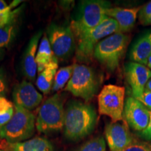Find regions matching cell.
<instances>
[{"label": "cell", "mask_w": 151, "mask_h": 151, "mask_svg": "<svg viewBox=\"0 0 151 151\" xmlns=\"http://www.w3.org/2000/svg\"><path fill=\"white\" fill-rule=\"evenodd\" d=\"M118 24L114 19L108 17L99 25L77 37L76 57L79 62H88L94 56V50L101 39L118 32Z\"/></svg>", "instance_id": "277c9868"}, {"label": "cell", "mask_w": 151, "mask_h": 151, "mask_svg": "<svg viewBox=\"0 0 151 151\" xmlns=\"http://www.w3.org/2000/svg\"><path fill=\"white\" fill-rule=\"evenodd\" d=\"M124 87L112 84L105 86L98 95L99 113L109 117L112 122L124 120Z\"/></svg>", "instance_id": "52a82bcc"}, {"label": "cell", "mask_w": 151, "mask_h": 151, "mask_svg": "<svg viewBox=\"0 0 151 151\" xmlns=\"http://www.w3.org/2000/svg\"><path fill=\"white\" fill-rule=\"evenodd\" d=\"M135 99L139 100L148 110L151 111V91L150 90L146 89L141 97L135 98Z\"/></svg>", "instance_id": "484cf974"}, {"label": "cell", "mask_w": 151, "mask_h": 151, "mask_svg": "<svg viewBox=\"0 0 151 151\" xmlns=\"http://www.w3.org/2000/svg\"><path fill=\"white\" fill-rule=\"evenodd\" d=\"M65 111L63 101L58 94L47 99L41 105L36 120L39 132L48 134L59 132L64 127Z\"/></svg>", "instance_id": "8992f818"}, {"label": "cell", "mask_w": 151, "mask_h": 151, "mask_svg": "<svg viewBox=\"0 0 151 151\" xmlns=\"http://www.w3.org/2000/svg\"><path fill=\"white\" fill-rule=\"evenodd\" d=\"M56 57L52 52L50 42L46 35H44L41 39L40 45L38 48L36 61L37 64L38 72L42 71L47 65L51 62Z\"/></svg>", "instance_id": "d6986e66"}, {"label": "cell", "mask_w": 151, "mask_h": 151, "mask_svg": "<svg viewBox=\"0 0 151 151\" xmlns=\"http://www.w3.org/2000/svg\"><path fill=\"white\" fill-rule=\"evenodd\" d=\"M73 71V65L67 66L60 68L57 71L55 76L53 85H52V90L58 91L63 88L67 83H68L72 76Z\"/></svg>", "instance_id": "ffe728a7"}, {"label": "cell", "mask_w": 151, "mask_h": 151, "mask_svg": "<svg viewBox=\"0 0 151 151\" xmlns=\"http://www.w3.org/2000/svg\"><path fill=\"white\" fill-rule=\"evenodd\" d=\"M58 62L57 58L39 73L37 80V86L43 94H48L52 88L55 76L58 71Z\"/></svg>", "instance_id": "ac0fdd59"}, {"label": "cell", "mask_w": 151, "mask_h": 151, "mask_svg": "<svg viewBox=\"0 0 151 151\" xmlns=\"http://www.w3.org/2000/svg\"><path fill=\"white\" fill-rule=\"evenodd\" d=\"M129 37L116 32L101 40L96 46L94 57L110 71L116 70L127 50Z\"/></svg>", "instance_id": "3957f363"}, {"label": "cell", "mask_w": 151, "mask_h": 151, "mask_svg": "<svg viewBox=\"0 0 151 151\" xmlns=\"http://www.w3.org/2000/svg\"><path fill=\"white\" fill-rule=\"evenodd\" d=\"M9 6L7 5L6 2L5 1H3V0H0V11L4 10L8 7Z\"/></svg>", "instance_id": "4dcf8cb0"}, {"label": "cell", "mask_w": 151, "mask_h": 151, "mask_svg": "<svg viewBox=\"0 0 151 151\" xmlns=\"http://www.w3.org/2000/svg\"><path fill=\"white\" fill-rule=\"evenodd\" d=\"M20 2V1H13L6 9L0 11V29L14 22L18 9L12 11V9L15 8V6Z\"/></svg>", "instance_id": "7402d4cb"}, {"label": "cell", "mask_w": 151, "mask_h": 151, "mask_svg": "<svg viewBox=\"0 0 151 151\" xmlns=\"http://www.w3.org/2000/svg\"><path fill=\"white\" fill-rule=\"evenodd\" d=\"M125 75L128 83L131 87L133 97H141L151 78L150 69L141 64L129 62L125 65Z\"/></svg>", "instance_id": "7c38bea8"}, {"label": "cell", "mask_w": 151, "mask_h": 151, "mask_svg": "<svg viewBox=\"0 0 151 151\" xmlns=\"http://www.w3.org/2000/svg\"><path fill=\"white\" fill-rule=\"evenodd\" d=\"M97 113L93 107L71 101L65 110L64 135L69 141H79L90 135L95 127Z\"/></svg>", "instance_id": "6da1fadb"}, {"label": "cell", "mask_w": 151, "mask_h": 151, "mask_svg": "<svg viewBox=\"0 0 151 151\" xmlns=\"http://www.w3.org/2000/svg\"><path fill=\"white\" fill-rule=\"evenodd\" d=\"M76 151H106V142L102 137H97L86 141Z\"/></svg>", "instance_id": "603a6c76"}, {"label": "cell", "mask_w": 151, "mask_h": 151, "mask_svg": "<svg viewBox=\"0 0 151 151\" xmlns=\"http://www.w3.org/2000/svg\"><path fill=\"white\" fill-rule=\"evenodd\" d=\"M151 15V1H149L145 5H143L142 7H141L140 11H139V15H138V18L139 21L146 18L147 16Z\"/></svg>", "instance_id": "4316f807"}, {"label": "cell", "mask_w": 151, "mask_h": 151, "mask_svg": "<svg viewBox=\"0 0 151 151\" xmlns=\"http://www.w3.org/2000/svg\"><path fill=\"white\" fill-rule=\"evenodd\" d=\"M4 151H54L52 143L48 139L36 137L22 142L9 143L6 142Z\"/></svg>", "instance_id": "e0dca14e"}, {"label": "cell", "mask_w": 151, "mask_h": 151, "mask_svg": "<svg viewBox=\"0 0 151 151\" xmlns=\"http://www.w3.org/2000/svg\"><path fill=\"white\" fill-rule=\"evenodd\" d=\"M0 151H4V150H1V149H0Z\"/></svg>", "instance_id": "e575fe53"}, {"label": "cell", "mask_w": 151, "mask_h": 151, "mask_svg": "<svg viewBox=\"0 0 151 151\" xmlns=\"http://www.w3.org/2000/svg\"><path fill=\"white\" fill-rule=\"evenodd\" d=\"M48 40L55 56L57 58H66L73 52L75 39L70 27L52 24L48 29Z\"/></svg>", "instance_id": "9c48e42d"}, {"label": "cell", "mask_w": 151, "mask_h": 151, "mask_svg": "<svg viewBox=\"0 0 151 151\" xmlns=\"http://www.w3.org/2000/svg\"><path fill=\"white\" fill-rule=\"evenodd\" d=\"M14 113L13 104L6 98L0 97V127L5 125L11 120Z\"/></svg>", "instance_id": "44dd1931"}, {"label": "cell", "mask_w": 151, "mask_h": 151, "mask_svg": "<svg viewBox=\"0 0 151 151\" xmlns=\"http://www.w3.org/2000/svg\"><path fill=\"white\" fill-rule=\"evenodd\" d=\"M97 88V80L92 68L84 65H73L72 76L65 90L88 101L94 97Z\"/></svg>", "instance_id": "ba28073f"}, {"label": "cell", "mask_w": 151, "mask_h": 151, "mask_svg": "<svg viewBox=\"0 0 151 151\" xmlns=\"http://www.w3.org/2000/svg\"><path fill=\"white\" fill-rule=\"evenodd\" d=\"M3 52H4L3 50L0 48V59H1V57H2V55H3Z\"/></svg>", "instance_id": "836d02e7"}, {"label": "cell", "mask_w": 151, "mask_h": 151, "mask_svg": "<svg viewBox=\"0 0 151 151\" xmlns=\"http://www.w3.org/2000/svg\"><path fill=\"white\" fill-rule=\"evenodd\" d=\"M150 151H151V150H150Z\"/></svg>", "instance_id": "8d00e7d4"}, {"label": "cell", "mask_w": 151, "mask_h": 151, "mask_svg": "<svg viewBox=\"0 0 151 151\" xmlns=\"http://www.w3.org/2000/svg\"><path fill=\"white\" fill-rule=\"evenodd\" d=\"M131 62L147 65L148 59L151 55V32L142 34L137 39L129 52Z\"/></svg>", "instance_id": "9a60e30c"}, {"label": "cell", "mask_w": 151, "mask_h": 151, "mask_svg": "<svg viewBox=\"0 0 151 151\" xmlns=\"http://www.w3.org/2000/svg\"><path fill=\"white\" fill-rule=\"evenodd\" d=\"M14 22L0 29V48L7 46L11 42L15 36Z\"/></svg>", "instance_id": "cb8c5ba5"}, {"label": "cell", "mask_w": 151, "mask_h": 151, "mask_svg": "<svg viewBox=\"0 0 151 151\" xmlns=\"http://www.w3.org/2000/svg\"><path fill=\"white\" fill-rule=\"evenodd\" d=\"M110 3L100 0L84 1L81 4L78 16L71 24V29L74 37L79 36L93 29L108 18L106 11Z\"/></svg>", "instance_id": "5b68a950"}, {"label": "cell", "mask_w": 151, "mask_h": 151, "mask_svg": "<svg viewBox=\"0 0 151 151\" xmlns=\"http://www.w3.org/2000/svg\"><path fill=\"white\" fill-rule=\"evenodd\" d=\"M35 115L30 111L14 105L12 118L0 127V137L9 143L27 141L35 133Z\"/></svg>", "instance_id": "7a4b0ae2"}, {"label": "cell", "mask_w": 151, "mask_h": 151, "mask_svg": "<svg viewBox=\"0 0 151 151\" xmlns=\"http://www.w3.org/2000/svg\"><path fill=\"white\" fill-rule=\"evenodd\" d=\"M13 98L15 105L31 111L41 102L43 96L31 83L23 81L15 87Z\"/></svg>", "instance_id": "4fadbf2b"}, {"label": "cell", "mask_w": 151, "mask_h": 151, "mask_svg": "<svg viewBox=\"0 0 151 151\" xmlns=\"http://www.w3.org/2000/svg\"><path fill=\"white\" fill-rule=\"evenodd\" d=\"M147 66H148V67L151 70V55H150V56H149V58H148V62H147Z\"/></svg>", "instance_id": "d6a6232c"}, {"label": "cell", "mask_w": 151, "mask_h": 151, "mask_svg": "<svg viewBox=\"0 0 151 151\" xmlns=\"http://www.w3.org/2000/svg\"><path fill=\"white\" fill-rule=\"evenodd\" d=\"M41 36V32H39L32 38L22 60V69H23L24 74L29 80L32 81L35 79L37 71H38L36 57H37V46Z\"/></svg>", "instance_id": "2e32d148"}, {"label": "cell", "mask_w": 151, "mask_h": 151, "mask_svg": "<svg viewBox=\"0 0 151 151\" xmlns=\"http://www.w3.org/2000/svg\"><path fill=\"white\" fill-rule=\"evenodd\" d=\"M151 145L145 142L134 140L129 146L127 147L123 151H150Z\"/></svg>", "instance_id": "d4e9b609"}, {"label": "cell", "mask_w": 151, "mask_h": 151, "mask_svg": "<svg viewBox=\"0 0 151 151\" xmlns=\"http://www.w3.org/2000/svg\"><path fill=\"white\" fill-rule=\"evenodd\" d=\"M146 89L151 91V78L149 80L148 83H147L146 86Z\"/></svg>", "instance_id": "1f68e13d"}, {"label": "cell", "mask_w": 151, "mask_h": 151, "mask_svg": "<svg viewBox=\"0 0 151 151\" xmlns=\"http://www.w3.org/2000/svg\"><path fill=\"white\" fill-rule=\"evenodd\" d=\"M143 25L147 26V25H151V15L147 16L146 18H144L143 20H141L140 22Z\"/></svg>", "instance_id": "f546056e"}, {"label": "cell", "mask_w": 151, "mask_h": 151, "mask_svg": "<svg viewBox=\"0 0 151 151\" xmlns=\"http://www.w3.org/2000/svg\"><path fill=\"white\" fill-rule=\"evenodd\" d=\"M105 137L110 151H123L134 140L124 120L107 124Z\"/></svg>", "instance_id": "8fae6325"}, {"label": "cell", "mask_w": 151, "mask_h": 151, "mask_svg": "<svg viewBox=\"0 0 151 151\" xmlns=\"http://www.w3.org/2000/svg\"><path fill=\"white\" fill-rule=\"evenodd\" d=\"M141 136L143 138H144L146 140L151 141V111H150V120L149 123L147 126V127L143 130V132H140Z\"/></svg>", "instance_id": "83f0119b"}, {"label": "cell", "mask_w": 151, "mask_h": 151, "mask_svg": "<svg viewBox=\"0 0 151 151\" xmlns=\"http://www.w3.org/2000/svg\"><path fill=\"white\" fill-rule=\"evenodd\" d=\"M1 137H0V141H1Z\"/></svg>", "instance_id": "d590c367"}, {"label": "cell", "mask_w": 151, "mask_h": 151, "mask_svg": "<svg viewBox=\"0 0 151 151\" xmlns=\"http://www.w3.org/2000/svg\"><path fill=\"white\" fill-rule=\"evenodd\" d=\"M141 7L136 8H109L106 11L108 17L114 19L118 24V32L126 33L134 27Z\"/></svg>", "instance_id": "5bb4252c"}, {"label": "cell", "mask_w": 151, "mask_h": 151, "mask_svg": "<svg viewBox=\"0 0 151 151\" xmlns=\"http://www.w3.org/2000/svg\"><path fill=\"white\" fill-rule=\"evenodd\" d=\"M6 88V81L2 70L0 69V93H2Z\"/></svg>", "instance_id": "f1b7e54d"}, {"label": "cell", "mask_w": 151, "mask_h": 151, "mask_svg": "<svg viewBox=\"0 0 151 151\" xmlns=\"http://www.w3.org/2000/svg\"><path fill=\"white\" fill-rule=\"evenodd\" d=\"M150 111L133 97H128L124 104L123 118L128 126L135 131L141 132L148 126Z\"/></svg>", "instance_id": "30bf717a"}]
</instances>
